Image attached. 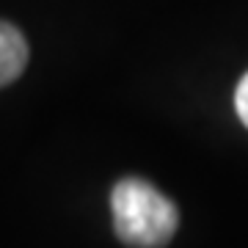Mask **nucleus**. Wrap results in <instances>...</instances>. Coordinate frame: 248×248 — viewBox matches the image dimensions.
Listing matches in <instances>:
<instances>
[{"instance_id":"nucleus-1","label":"nucleus","mask_w":248,"mask_h":248,"mask_svg":"<svg viewBox=\"0 0 248 248\" xmlns=\"http://www.w3.org/2000/svg\"><path fill=\"white\" fill-rule=\"evenodd\" d=\"M110 210L116 237L130 248H163L179 226L174 202L138 177L116 182Z\"/></svg>"},{"instance_id":"nucleus-2","label":"nucleus","mask_w":248,"mask_h":248,"mask_svg":"<svg viewBox=\"0 0 248 248\" xmlns=\"http://www.w3.org/2000/svg\"><path fill=\"white\" fill-rule=\"evenodd\" d=\"M28 63V42L19 28L0 19V89L9 86L25 72Z\"/></svg>"},{"instance_id":"nucleus-3","label":"nucleus","mask_w":248,"mask_h":248,"mask_svg":"<svg viewBox=\"0 0 248 248\" xmlns=\"http://www.w3.org/2000/svg\"><path fill=\"white\" fill-rule=\"evenodd\" d=\"M234 108H237L240 122L248 127V72L243 75V80L237 83V91H234Z\"/></svg>"}]
</instances>
